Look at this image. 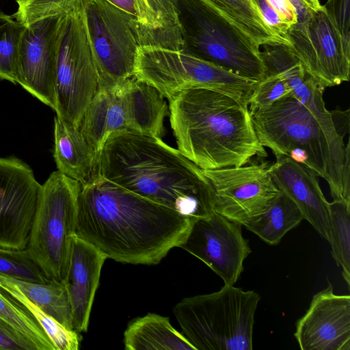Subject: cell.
<instances>
[{"mask_svg": "<svg viewBox=\"0 0 350 350\" xmlns=\"http://www.w3.org/2000/svg\"><path fill=\"white\" fill-rule=\"evenodd\" d=\"M294 336L301 350H349L350 296L335 294L328 282L297 321Z\"/></svg>", "mask_w": 350, "mask_h": 350, "instance_id": "obj_15", "label": "cell"}, {"mask_svg": "<svg viewBox=\"0 0 350 350\" xmlns=\"http://www.w3.org/2000/svg\"><path fill=\"white\" fill-rule=\"evenodd\" d=\"M303 219L296 204L280 191L267 211L245 227L267 244L275 245Z\"/></svg>", "mask_w": 350, "mask_h": 350, "instance_id": "obj_24", "label": "cell"}, {"mask_svg": "<svg viewBox=\"0 0 350 350\" xmlns=\"http://www.w3.org/2000/svg\"><path fill=\"white\" fill-rule=\"evenodd\" d=\"M0 350H36L34 345L0 316Z\"/></svg>", "mask_w": 350, "mask_h": 350, "instance_id": "obj_33", "label": "cell"}, {"mask_svg": "<svg viewBox=\"0 0 350 350\" xmlns=\"http://www.w3.org/2000/svg\"><path fill=\"white\" fill-rule=\"evenodd\" d=\"M332 255L348 287L350 284V204L343 200L329 202Z\"/></svg>", "mask_w": 350, "mask_h": 350, "instance_id": "obj_27", "label": "cell"}, {"mask_svg": "<svg viewBox=\"0 0 350 350\" xmlns=\"http://www.w3.org/2000/svg\"><path fill=\"white\" fill-rule=\"evenodd\" d=\"M0 289L30 313L52 341L55 350H78L81 335L65 327L53 317L30 301L10 277L0 274Z\"/></svg>", "mask_w": 350, "mask_h": 350, "instance_id": "obj_25", "label": "cell"}, {"mask_svg": "<svg viewBox=\"0 0 350 350\" xmlns=\"http://www.w3.org/2000/svg\"><path fill=\"white\" fill-rule=\"evenodd\" d=\"M107 257L90 243L75 235L70 265L64 281L72 309L73 328L86 332L102 267Z\"/></svg>", "mask_w": 350, "mask_h": 350, "instance_id": "obj_18", "label": "cell"}, {"mask_svg": "<svg viewBox=\"0 0 350 350\" xmlns=\"http://www.w3.org/2000/svg\"><path fill=\"white\" fill-rule=\"evenodd\" d=\"M264 163L202 170L212 191L214 211L245 226L265 213L280 191Z\"/></svg>", "mask_w": 350, "mask_h": 350, "instance_id": "obj_11", "label": "cell"}, {"mask_svg": "<svg viewBox=\"0 0 350 350\" xmlns=\"http://www.w3.org/2000/svg\"><path fill=\"white\" fill-rule=\"evenodd\" d=\"M81 183L59 171L41 185L27 251L51 282L66 278Z\"/></svg>", "mask_w": 350, "mask_h": 350, "instance_id": "obj_6", "label": "cell"}, {"mask_svg": "<svg viewBox=\"0 0 350 350\" xmlns=\"http://www.w3.org/2000/svg\"><path fill=\"white\" fill-rule=\"evenodd\" d=\"M18 8L13 17L24 26L68 14L82 0H16Z\"/></svg>", "mask_w": 350, "mask_h": 350, "instance_id": "obj_31", "label": "cell"}, {"mask_svg": "<svg viewBox=\"0 0 350 350\" xmlns=\"http://www.w3.org/2000/svg\"><path fill=\"white\" fill-rule=\"evenodd\" d=\"M261 55L266 70L281 74L292 88L293 95L315 117L337 156L345 161L344 140L336 131L332 116L325 107L323 89L304 70L289 46L274 44L262 46Z\"/></svg>", "mask_w": 350, "mask_h": 350, "instance_id": "obj_16", "label": "cell"}, {"mask_svg": "<svg viewBox=\"0 0 350 350\" xmlns=\"http://www.w3.org/2000/svg\"><path fill=\"white\" fill-rule=\"evenodd\" d=\"M342 182L346 200L350 203V144L349 141L345 146V161L342 170Z\"/></svg>", "mask_w": 350, "mask_h": 350, "instance_id": "obj_37", "label": "cell"}, {"mask_svg": "<svg viewBox=\"0 0 350 350\" xmlns=\"http://www.w3.org/2000/svg\"><path fill=\"white\" fill-rule=\"evenodd\" d=\"M81 185L75 235L119 262L159 263L194 221L97 175Z\"/></svg>", "mask_w": 350, "mask_h": 350, "instance_id": "obj_1", "label": "cell"}, {"mask_svg": "<svg viewBox=\"0 0 350 350\" xmlns=\"http://www.w3.org/2000/svg\"><path fill=\"white\" fill-rule=\"evenodd\" d=\"M23 25L0 12V80L16 83L18 52Z\"/></svg>", "mask_w": 350, "mask_h": 350, "instance_id": "obj_29", "label": "cell"}, {"mask_svg": "<svg viewBox=\"0 0 350 350\" xmlns=\"http://www.w3.org/2000/svg\"><path fill=\"white\" fill-rule=\"evenodd\" d=\"M11 279L30 301L65 327L74 330L71 306L64 282L40 284Z\"/></svg>", "mask_w": 350, "mask_h": 350, "instance_id": "obj_26", "label": "cell"}, {"mask_svg": "<svg viewBox=\"0 0 350 350\" xmlns=\"http://www.w3.org/2000/svg\"><path fill=\"white\" fill-rule=\"evenodd\" d=\"M292 94L291 87L281 74L267 70L266 75L258 81L252 92L248 105L249 111L251 113L268 107Z\"/></svg>", "mask_w": 350, "mask_h": 350, "instance_id": "obj_32", "label": "cell"}, {"mask_svg": "<svg viewBox=\"0 0 350 350\" xmlns=\"http://www.w3.org/2000/svg\"><path fill=\"white\" fill-rule=\"evenodd\" d=\"M266 1L291 27L297 23V14L288 0Z\"/></svg>", "mask_w": 350, "mask_h": 350, "instance_id": "obj_35", "label": "cell"}, {"mask_svg": "<svg viewBox=\"0 0 350 350\" xmlns=\"http://www.w3.org/2000/svg\"><path fill=\"white\" fill-rule=\"evenodd\" d=\"M133 22L139 46L183 51L178 0H134Z\"/></svg>", "mask_w": 350, "mask_h": 350, "instance_id": "obj_20", "label": "cell"}, {"mask_svg": "<svg viewBox=\"0 0 350 350\" xmlns=\"http://www.w3.org/2000/svg\"><path fill=\"white\" fill-rule=\"evenodd\" d=\"M126 80L111 86H99L81 119L79 129L96 155L111 135L130 131Z\"/></svg>", "mask_w": 350, "mask_h": 350, "instance_id": "obj_19", "label": "cell"}, {"mask_svg": "<svg viewBox=\"0 0 350 350\" xmlns=\"http://www.w3.org/2000/svg\"><path fill=\"white\" fill-rule=\"evenodd\" d=\"M323 6L342 36L350 39V0H327Z\"/></svg>", "mask_w": 350, "mask_h": 350, "instance_id": "obj_34", "label": "cell"}, {"mask_svg": "<svg viewBox=\"0 0 350 350\" xmlns=\"http://www.w3.org/2000/svg\"><path fill=\"white\" fill-rule=\"evenodd\" d=\"M260 299L254 291L224 285L217 292L183 298L173 313L196 350H252Z\"/></svg>", "mask_w": 350, "mask_h": 350, "instance_id": "obj_4", "label": "cell"}, {"mask_svg": "<svg viewBox=\"0 0 350 350\" xmlns=\"http://www.w3.org/2000/svg\"><path fill=\"white\" fill-rule=\"evenodd\" d=\"M267 170L278 189L298 207L304 219L328 241L329 202L321 189L318 175L286 156L276 158Z\"/></svg>", "mask_w": 350, "mask_h": 350, "instance_id": "obj_17", "label": "cell"}, {"mask_svg": "<svg viewBox=\"0 0 350 350\" xmlns=\"http://www.w3.org/2000/svg\"><path fill=\"white\" fill-rule=\"evenodd\" d=\"M123 342L126 350H196L168 317L154 313L130 321Z\"/></svg>", "mask_w": 350, "mask_h": 350, "instance_id": "obj_23", "label": "cell"}, {"mask_svg": "<svg viewBox=\"0 0 350 350\" xmlns=\"http://www.w3.org/2000/svg\"><path fill=\"white\" fill-rule=\"evenodd\" d=\"M64 15L25 27L18 52L16 83L55 108V79L59 42Z\"/></svg>", "mask_w": 350, "mask_h": 350, "instance_id": "obj_13", "label": "cell"}, {"mask_svg": "<svg viewBox=\"0 0 350 350\" xmlns=\"http://www.w3.org/2000/svg\"><path fill=\"white\" fill-rule=\"evenodd\" d=\"M131 109L130 132L162 139L164 120L170 115L165 98L153 86L135 77L126 80Z\"/></svg>", "mask_w": 350, "mask_h": 350, "instance_id": "obj_22", "label": "cell"}, {"mask_svg": "<svg viewBox=\"0 0 350 350\" xmlns=\"http://www.w3.org/2000/svg\"><path fill=\"white\" fill-rule=\"evenodd\" d=\"M53 157L57 171L83 184L92 175L96 154L78 127L55 116Z\"/></svg>", "mask_w": 350, "mask_h": 350, "instance_id": "obj_21", "label": "cell"}, {"mask_svg": "<svg viewBox=\"0 0 350 350\" xmlns=\"http://www.w3.org/2000/svg\"><path fill=\"white\" fill-rule=\"evenodd\" d=\"M288 1L292 4L297 14L298 21H302L306 19L312 11L305 5L302 0H288Z\"/></svg>", "mask_w": 350, "mask_h": 350, "instance_id": "obj_39", "label": "cell"}, {"mask_svg": "<svg viewBox=\"0 0 350 350\" xmlns=\"http://www.w3.org/2000/svg\"><path fill=\"white\" fill-rule=\"evenodd\" d=\"M179 247L200 259L219 276L224 285H234L243 271L252 250L242 226L214 212L193 221Z\"/></svg>", "mask_w": 350, "mask_h": 350, "instance_id": "obj_12", "label": "cell"}, {"mask_svg": "<svg viewBox=\"0 0 350 350\" xmlns=\"http://www.w3.org/2000/svg\"><path fill=\"white\" fill-rule=\"evenodd\" d=\"M97 175L196 221L215 211L202 169L162 139L122 131L96 155Z\"/></svg>", "mask_w": 350, "mask_h": 350, "instance_id": "obj_2", "label": "cell"}, {"mask_svg": "<svg viewBox=\"0 0 350 350\" xmlns=\"http://www.w3.org/2000/svg\"><path fill=\"white\" fill-rule=\"evenodd\" d=\"M0 316L28 338L36 350H55L52 341L33 317L1 289Z\"/></svg>", "mask_w": 350, "mask_h": 350, "instance_id": "obj_28", "label": "cell"}, {"mask_svg": "<svg viewBox=\"0 0 350 350\" xmlns=\"http://www.w3.org/2000/svg\"><path fill=\"white\" fill-rule=\"evenodd\" d=\"M82 8L99 86L133 77L139 48L135 20L105 0H82Z\"/></svg>", "mask_w": 350, "mask_h": 350, "instance_id": "obj_9", "label": "cell"}, {"mask_svg": "<svg viewBox=\"0 0 350 350\" xmlns=\"http://www.w3.org/2000/svg\"><path fill=\"white\" fill-rule=\"evenodd\" d=\"M305 5L311 10H317L321 8L319 0H302Z\"/></svg>", "mask_w": 350, "mask_h": 350, "instance_id": "obj_40", "label": "cell"}, {"mask_svg": "<svg viewBox=\"0 0 350 350\" xmlns=\"http://www.w3.org/2000/svg\"><path fill=\"white\" fill-rule=\"evenodd\" d=\"M169 101L178 150L202 170L239 167L267 157L249 107L219 92L183 90Z\"/></svg>", "mask_w": 350, "mask_h": 350, "instance_id": "obj_3", "label": "cell"}, {"mask_svg": "<svg viewBox=\"0 0 350 350\" xmlns=\"http://www.w3.org/2000/svg\"><path fill=\"white\" fill-rule=\"evenodd\" d=\"M0 274L40 284L51 282L44 275L26 249L0 247Z\"/></svg>", "mask_w": 350, "mask_h": 350, "instance_id": "obj_30", "label": "cell"}, {"mask_svg": "<svg viewBox=\"0 0 350 350\" xmlns=\"http://www.w3.org/2000/svg\"><path fill=\"white\" fill-rule=\"evenodd\" d=\"M331 113L337 133L344 137L346 134L349 133V109L342 111L338 108Z\"/></svg>", "mask_w": 350, "mask_h": 350, "instance_id": "obj_36", "label": "cell"}, {"mask_svg": "<svg viewBox=\"0 0 350 350\" xmlns=\"http://www.w3.org/2000/svg\"><path fill=\"white\" fill-rule=\"evenodd\" d=\"M251 116L263 147L269 148L276 158L287 157L295 148L304 150L309 157L308 168L328 183L333 200L350 204L344 193V162L334 153L319 122L293 94Z\"/></svg>", "mask_w": 350, "mask_h": 350, "instance_id": "obj_5", "label": "cell"}, {"mask_svg": "<svg viewBox=\"0 0 350 350\" xmlns=\"http://www.w3.org/2000/svg\"><path fill=\"white\" fill-rule=\"evenodd\" d=\"M41 185L16 157H0V247L26 249Z\"/></svg>", "mask_w": 350, "mask_h": 350, "instance_id": "obj_14", "label": "cell"}, {"mask_svg": "<svg viewBox=\"0 0 350 350\" xmlns=\"http://www.w3.org/2000/svg\"><path fill=\"white\" fill-rule=\"evenodd\" d=\"M99 88V77L83 16L82 1L65 14L55 79L56 116L79 127Z\"/></svg>", "mask_w": 350, "mask_h": 350, "instance_id": "obj_8", "label": "cell"}, {"mask_svg": "<svg viewBox=\"0 0 350 350\" xmlns=\"http://www.w3.org/2000/svg\"><path fill=\"white\" fill-rule=\"evenodd\" d=\"M184 51L243 78L266 75L260 46L202 0H178Z\"/></svg>", "mask_w": 350, "mask_h": 350, "instance_id": "obj_7", "label": "cell"}, {"mask_svg": "<svg viewBox=\"0 0 350 350\" xmlns=\"http://www.w3.org/2000/svg\"><path fill=\"white\" fill-rule=\"evenodd\" d=\"M136 20L134 0H105Z\"/></svg>", "mask_w": 350, "mask_h": 350, "instance_id": "obj_38", "label": "cell"}, {"mask_svg": "<svg viewBox=\"0 0 350 350\" xmlns=\"http://www.w3.org/2000/svg\"><path fill=\"white\" fill-rule=\"evenodd\" d=\"M288 38L306 72L323 89L349 81L350 39L342 36L323 5L292 26Z\"/></svg>", "mask_w": 350, "mask_h": 350, "instance_id": "obj_10", "label": "cell"}]
</instances>
